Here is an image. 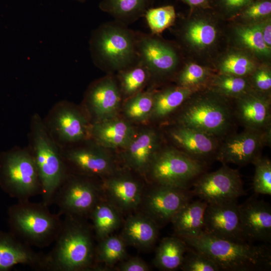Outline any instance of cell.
Returning <instances> with one entry per match:
<instances>
[{"label": "cell", "instance_id": "31", "mask_svg": "<svg viewBox=\"0 0 271 271\" xmlns=\"http://www.w3.org/2000/svg\"><path fill=\"white\" fill-rule=\"evenodd\" d=\"M154 0H102L101 10L125 25L145 15Z\"/></svg>", "mask_w": 271, "mask_h": 271}, {"label": "cell", "instance_id": "23", "mask_svg": "<svg viewBox=\"0 0 271 271\" xmlns=\"http://www.w3.org/2000/svg\"><path fill=\"white\" fill-rule=\"evenodd\" d=\"M44 256L12 233L0 231V271L10 270L19 264L44 270Z\"/></svg>", "mask_w": 271, "mask_h": 271}, {"label": "cell", "instance_id": "41", "mask_svg": "<svg viewBox=\"0 0 271 271\" xmlns=\"http://www.w3.org/2000/svg\"><path fill=\"white\" fill-rule=\"evenodd\" d=\"M252 164L255 166L253 188L256 194L271 195V162L260 157Z\"/></svg>", "mask_w": 271, "mask_h": 271}, {"label": "cell", "instance_id": "6", "mask_svg": "<svg viewBox=\"0 0 271 271\" xmlns=\"http://www.w3.org/2000/svg\"><path fill=\"white\" fill-rule=\"evenodd\" d=\"M11 233L30 246L45 247L54 242L63 220L59 213H51L42 202L18 201L8 212Z\"/></svg>", "mask_w": 271, "mask_h": 271}, {"label": "cell", "instance_id": "16", "mask_svg": "<svg viewBox=\"0 0 271 271\" xmlns=\"http://www.w3.org/2000/svg\"><path fill=\"white\" fill-rule=\"evenodd\" d=\"M121 98L119 84L111 75L94 82L88 88L84 99L90 119L92 117L94 122L117 116Z\"/></svg>", "mask_w": 271, "mask_h": 271}, {"label": "cell", "instance_id": "9", "mask_svg": "<svg viewBox=\"0 0 271 271\" xmlns=\"http://www.w3.org/2000/svg\"><path fill=\"white\" fill-rule=\"evenodd\" d=\"M43 121L60 148L91 140V122L89 116L69 101L61 100L56 103Z\"/></svg>", "mask_w": 271, "mask_h": 271}, {"label": "cell", "instance_id": "24", "mask_svg": "<svg viewBox=\"0 0 271 271\" xmlns=\"http://www.w3.org/2000/svg\"><path fill=\"white\" fill-rule=\"evenodd\" d=\"M160 144V135L154 128H145L137 133L124 149L123 157L126 165L139 174L147 173Z\"/></svg>", "mask_w": 271, "mask_h": 271}, {"label": "cell", "instance_id": "45", "mask_svg": "<svg viewBox=\"0 0 271 271\" xmlns=\"http://www.w3.org/2000/svg\"><path fill=\"white\" fill-rule=\"evenodd\" d=\"M117 269L120 271H148L150 268L142 259L134 257L122 261Z\"/></svg>", "mask_w": 271, "mask_h": 271}, {"label": "cell", "instance_id": "44", "mask_svg": "<svg viewBox=\"0 0 271 271\" xmlns=\"http://www.w3.org/2000/svg\"><path fill=\"white\" fill-rule=\"evenodd\" d=\"M255 0H213L212 10L224 17L234 18Z\"/></svg>", "mask_w": 271, "mask_h": 271}, {"label": "cell", "instance_id": "12", "mask_svg": "<svg viewBox=\"0 0 271 271\" xmlns=\"http://www.w3.org/2000/svg\"><path fill=\"white\" fill-rule=\"evenodd\" d=\"M215 159L223 164L244 166L261 157L262 149L270 145L271 127L264 130L244 128L222 139Z\"/></svg>", "mask_w": 271, "mask_h": 271}, {"label": "cell", "instance_id": "42", "mask_svg": "<svg viewBox=\"0 0 271 271\" xmlns=\"http://www.w3.org/2000/svg\"><path fill=\"white\" fill-rule=\"evenodd\" d=\"M271 0H255L243 9L234 18L249 24L258 22L270 17Z\"/></svg>", "mask_w": 271, "mask_h": 271}, {"label": "cell", "instance_id": "2", "mask_svg": "<svg viewBox=\"0 0 271 271\" xmlns=\"http://www.w3.org/2000/svg\"><path fill=\"white\" fill-rule=\"evenodd\" d=\"M194 92L178 109L174 124L193 128L219 140L232 133L236 118L230 99L209 89Z\"/></svg>", "mask_w": 271, "mask_h": 271}, {"label": "cell", "instance_id": "32", "mask_svg": "<svg viewBox=\"0 0 271 271\" xmlns=\"http://www.w3.org/2000/svg\"><path fill=\"white\" fill-rule=\"evenodd\" d=\"M118 73L122 96L126 98L142 91L151 78L148 69L139 60Z\"/></svg>", "mask_w": 271, "mask_h": 271}, {"label": "cell", "instance_id": "33", "mask_svg": "<svg viewBox=\"0 0 271 271\" xmlns=\"http://www.w3.org/2000/svg\"><path fill=\"white\" fill-rule=\"evenodd\" d=\"M210 88L229 99H235L253 91L248 77L220 73L212 78Z\"/></svg>", "mask_w": 271, "mask_h": 271}, {"label": "cell", "instance_id": "21", "mask_svg": "<svg viewBox=\"0 0 271 271\" xmlns=\"http://www.w3.org/2000/svg\"><path fill=\"white\" fill-rule=\"evenodd\" d=\"M234 100L236 119L244 128L264 130L271 127L270 97L251 91Z\"/></svg>", "mask_w": 271, "mask_h": 271}, {"label": "cell", "instance_id": "27", "mask_svg": "<svg viewBox=\"0 0 271 271\" xmlns=\"http://www.w3.org/2000/svg\"><path fill=\"white\" fill-rule=\"evenodd\" d=\"M207 204L201 199L190 201L175 214L171 222L176 236L190 237L204 233V213Z\"/></svg>", "mask_w": 271, "mask_h": 271}, {"label": "cell", "instance_id": "43", "mask_svg": "<svg viewBox=\"0 0 271 271\" xmlns=\"http://www.w3.org/2000/svg\"><path fill=\"white\" fill-rule=\"evenodd\" d=\"M248 78L253 91L270 97L271 72L268 67H256Z\"/></svg>", "mask_w": 271, "mask_h": 271}, {"label": "cell", "instance_id": "11", "mask_svg": "<svg viewBox=\"0 0 271 271\" xmlns=\"http://www.w3.org/2000/svg\"><path fill=\"white\" fill-rule=\"evenodd\" d=\"M69 173L90 177H106L117 172L111 155L92 140L60 148Z\"/></svg>", "mask_w": 271, "mask_h": 271}, {"label": "cell", "instance_id": "5", "mask_svg": "<svg viewBox=\"0 0 271 271\" xmlns=\"http://www.w3.org/2000/svg\"><path fill=\"white\" fill-rule=\"evenodd\" d=\"M89 44L94 63L104 70L119 72L138 60L136 32L117 21L94 30Z\"/></svg>", "mask_w": 271, "mask_h": 271}, {"label": "cell", "instance_id": "20", "mask_svg": "<svg viewBox=\"0 0 271 271\" xmlns=\"http://www.w3.org/2000/svg\"><path fill=\"white\" fill-rule=\"evenodd\" d=\"M101 187L105 199L120 212L132 211L142 203V185L127 174L116 172L105 177Z\"/></svg>", "mask_w": 271, "mask_h": 271}, {"label": "cell", "instance_id": "35", "mask_svg": "<svg viewBox=\"0 0 271 271\" xmlns=\"http://www.w3.org/2000/svg\"><path fill=\"white\" fill-rule=\"evenodd\" d=\"M95 246V261L112 265L126 256V244L120 236L110 235L100 240Z\"/></svg>", "mask_w": 271, "mask_h": 271}, {"label": "cell", "instance_id": "3", "mask_svg": "<svg viewBox=\"0 0 271 271\" xmlns=\"http://www.w3.org/2000/svg\"><path fill=\"white\" fill-rule=\"evenodd\" d=\"M181 238L189 246L210 257L220 270L262 271L271 268V251L264 245L235 242L205 233Z\"/></svg>", "mask_w": 271, "mask_h": 271}, {"label": "cell", "instance_id": "19", "mask_svg": "<svg viewBox=\"0 0 271 271\" xmlns=\"http://www.w3.org/2000/svg\"><path fill=\"white\" fill-rule=\"evenodd\" d=\"M241 229L249 242L271 241V207L262 200L250 199L239 205Z\"/></svg>", "mask_w": 271, "mask_h": 271}, {"label": "cell", "instance_id": "1", "mask_svg": "<svg viewBox=\"0 0 271 271\" xmlns=\"http://www.w3.org/2000/svg\"><path fill=\"white\" fill-rule=\"evenodd\" d=\"M92 226L84 218L66 215L52 249L44 256V270L97 269Z\"/></svg>", "mask_w": 271, "mask_h": 271}, {"label": "cell", "instance_id": "40", "mask_svg": "<svg viewBox=\"0 0 271 271\" xmlns=\"http://www.w3.org/2000/svg\"><path fill=\"white\" fill-rule=\"evenodd\" d=\"M180 269L183 271H219L220 268L210 257L188 246Z\"/></svg>", "mask_w": 271, "mask_h": 271}, {"label": "cell", "instance_id": "8", "mask_svg": "<svg viewBox=\"0 0 271 271\" xmlns=\"http://www.w3.org/2000/svg\"><path fill=\"white\" fill-rule=\"evenodd\" d=\"M206 165L174 147H168L159 149L147 173L156 184L188 189L205 172Z\"/></svg>", "mask_w": 271, "mask_h": 271}, {"label": "cell", "instance_id": "34", "mask_svg": "<svg viewBox=\"0 0 271 271\" xmlns=\"http://www.w3.org/2000/svg\"><path fill=\"white\" fill-rule=\"evenodd\" d=\"M153 91H141L127 98L122 112L129 121L143 122L150 120L153 108Z\"/></svg>", "mask_w": 271, "mask_h": 271}, {"label": "cell", "instance_id": "46", "mask_svg": "<svg viewBox=\"0 0 271 271\" xmlns=\"http://www.w3.org/2000/svg\"><path fill=\"white\" fill-rule=\"evenodd\" d=\"M262 35L266 45L271 49V20L270 17L255 23Z\"/></svg>", "mask_w": 271, "mask_h": 271}, {"label": "cell", "instance_id": "37", "mask_svg": "<svg viewBox=\"0 0 271 271\" xmlns=\"http://www.w3.org/2000/svg\"><path fill=\"white\" fill-rule=\"evenodd\" d=\"M256 65L248 55L241 52L226 55L218 65L220 73L248 77L256 69Z\"/></svg>", "mask_w": 271, "mask_h": 271}, {"label": "cell", "instance_id": "15", "mask_svg": "<svg viewBox=\"0 0 271 271\" xmlns=\"http://www.w3.org/2000/svg\"><path fill=\"white\" fill-rule=\"evenodd\" d=\"M193 195L189 189L156 184L142 202H144L145 213L160 226L171 222L175 214L191 201Z\"/></svg>", "mask_w": 271, "mask_h": 271}, {"label": "cell", "instance_id": "14", "mask_svg": "<svg viewBox=\"0 0 271 271\" xmlns=\"http://www.w3.org/2000/svg\"><path fill=\"white\" fill-rule=\"evenodd\" d=\"M136 36L138 60L148 69L151 77L164 78L175 72L179 58L172 46L154 34L138 32Z\"/></svg>", "mask_w": 271, "mask_h": 271}, {"label": "cell", "instance_id": "47", "mask_svg": "<svg viewBox=\"0 0 271 271\" xmlns=\"http://www.w3.org/2000/svg\"><path fill=\"white\" fill-rule=\"evenodd\" d=\"M188 5L191 10L212 9L213 0H181Z\"/></svg>", "mask_w": 271, "mask_h": 271}, {"label": "cell", "instance_id": "4", "mask_svg": "<svg viewBox=\"0 0 271 271\" xmlns=\"http://www.w3.org/2000/svg\"><path fill=\"white\" fill-rule=\"evenodd\" d=\"M29 149L34 160L42 186V201L50 206L68 174L60 149L48 131L38 113L31 117Z\"/></svg>", "mask_w": 271, "mask_h": 271}, {"label": "cell", "instance_id": "26", "mask_svg": "<svg viewBox=\"0 0 271 271\" xmlns=\"http://www.w3.org/2000/svg\"><path fill=\"white\" fill-rule=\"evenodd\" d=\"M159 227L146 213H135L126 219L120 236L126 245L148 248L156 242Z\"/></svg>", "mask_w": 271, "mask_h": 271}, {"label": "cell", "instance_id": "18", "mask_svg": "<svg viewBox=\"0 0 271 271\" xmlns=\"http://www.w3.org/2000/svg\"><path fill=\"white\" fill-rule=\"evenodd\" d=\"M177 148L192 158L207 165L216 158L221 140L189 127L174 124L168 131Z\"/></svg>", "mask_w": 271, "mask_h": 271}, {"label": "cell", "instance_id": "48", "mask_svg": "<svg viewBox=\"0 0 271 271\" xmlns=\"http://www.w3.org/2000/svg\"><path fill=\"white\" fill-rule=\"evenodd\" d=\"M75 1H79V2H83L85 1L86 0H75Z\"/></svg>", "mask_w": 271, "mask_h": 271}, {"label": "cell", "instance_id": "13", "mask_svg": "<svg viewBox=\"0 0 271 271\" xmlns=\"http://www.w3.org/2000/svg\"><path fill=\"white\" fill-rule=\"evenodd\" d=\"M192 185L193 195L208 204L237 201L245 194L239 173L227 164L214 172L202 174Z\"/></svg>", "mask_w": 271, "mask_h": 271}, {"label": "cell", "instance_id": "36", "mask_svg": "<svg viewBox=\"0 0 271 271\" xmlns=\"http://www.w3.org/2000/svg\"><path fill=\"white\" fill-rule=\"evenodd\" d=\"M235 33L239 43L252 53L260 57L270 56L271 49L265 43L255 23L237 26Z\"/></svg>", "mask_w": 271, "mask_h": 271}, {"label": "cell", "instance_id": "17", "mask_svg": "<svg viewBox=\"0 0 271 271\" xmlns=\"http://www.w3.org/2000/svg\"><path fill=\"white\" fill-rule=\"evenodd\" d=\"M204 233L235 242H247L240 226L237 201L207 204L204 213Z\"/></svg>", "mask_w": 271, "mask_h": 271}, {"label": "cell", "instance_id": "10", "mask_svg": "<svg viewBox=\"0 0 271 271\" xmlns=\"http://www.w3.org/2000/svg\"><path fill=\"white\" fill-rule=\"evenodd\" d=\"M93 177L68 173L57 189L53 204L61 216L85 218L102 198L101 184Z\"/></svg>", "mask_w": 271, "mask_h": 271}, {"label": "cell", "instance_id": "22", "mask_svg": "<svg viewBox=\"0 0 271 271\" xmlns=\"http://www.w3.org/2000/svg\"><path fill=\"white\" fill-rule=\"evenodd\" d=\"M210 9L191 10L192 16L182 29L184 42L196 51L208 50L218 40L219 31L213 22Z\"/></svg>", "mask_w": 271, "mask_h": 271}, {"label": "cell", "instance_id": "29", "mask_svg": "<svg viewBox=\"0 0 271 271\" xmlns=\"http://www.w3.org/2000/svg\"><path fill=\"white\" fill-rule=\"evenodd\" d=\"M188 248L186 242L177 236L163 238L157 248L154 265L165 271L180 269Z\"/></svg>", "mask_w": 271, "mask_h": 271}, {"label": "cell", "instance_id": "39", "mask_svg": "<svg viewBox=\"0 0 271 271\" xmlns=\"http://www.w3.org/2000/svg\"><path fill=\"white\" fill-rule=\"evenodd\" d=\"M210 73L205 67L195 63H187L177 77L179 86L200 90L209 80Z\"/></svg>", "mask_w": 271, "mask_h": 271}, {"label": "cell", "instance_id": "7", "mask_svg": "<svg viewBox=\"0 0 271 271\" xmlns=\"http://www.w3.org/2000/svg\"><path fill=\"white\" fill-rule=\"evenodd\" d=\"M0 186L18 201L41 195L42 186L29 148H17L4 154L0 162Z\"/></svg>", "mask_w": 271, "mask_h": 271}, {"label": "cell", "instance_id": "25", "mask_svg": "<svg viewBox=\"0 0 271 271\" xmlns=\"http://www.w3.org/2000/svg\"><path fill=\"white\" fill-rule=\"evenodd\" d=\"M91 140L105 149L127 146L137 132L130 122L117 116L91 122Z\"/></svg>", "mask_w": 271, "mask_h": 271}, {"label": "cell", "instance_id": "28", "mask_svg": "<svg viewBox=\"0 0 271 271\" xmlns=\"http://www.w3.org/2000/svg\"><path fill=\"white\" fill-rule=\"evenodd\" d=\"M198 90L177 85L154 91L153 108L150 120H161L168 117L178 110Z\"/></svg>", "mask_w": 271, "mask_h": 271}, {"label": "cell", "instance_id": "30", "mask_svg": "<svg viewBox=\"0 0 271 271\" xmlns=\"http://www.w3.org/2000/svg\"><path fill=\"white\" fill-rule=\"evenodd\" d=\"M120 212L103 197L94 206L89 215L95 238L100 240L110 235L121 224Z\"/></svg>", "mask_w": 271, "mask_h": 271}, {"label": "cell", "instance_id": "38", "mask_svg": "<svg viewBox=\"0 0 271 271\" xmlns=\"http://www.w3.org/2000/svg\"><path fill=\"white\" fill-rule=\"evenodd\" d=\"M147 24L154 35L162 33L171 26L175 21L176 14L171 5L150 8L145 15Z\"/></svg>", "mask_w": 271, "mask_h": 271}]
</instances>
